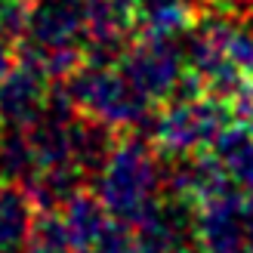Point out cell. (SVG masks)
Returning <instances> with one entry per match:
<instances>
[{
  "mask_svg": "<svg viewBox=\"0 0 253 253\" xmlns=\"http://www.w3.org/2000/svg\"><path fill=\"white\" fill-rule=\"evenodd\" d=\"M22 253H74L68 244L65 225L59 219V210H37Z\"/></svg>",
  "mask_w": 253,
  "mask_h": 253,
  "instance_id": "obj_15",
  "label": "cell"
},
{
  "mask_svg": "<svg viewBox=\"0 0 253 253\" xmlns=\"http://www.w3.org/2000/svg\"><path fill=\"white\" fill-rule=\"evenodd\" d=\"M229 121L232 111L207 93L173 96L155 118H148L145 136L151 139L161 158H179L210 148V142Z\"/></svg>",
  "mask_w": 253,
  "mask_h": 253,
  "instance_id": "obj_3",
  "label": "cell"
},
{
  "mask_svg": "<svg viewBox=\"0 0 253 253\" xmlns=\"http://www.w3.org/2000/svg\"><path fill=\"white\" fill-rule=\"evenodd\" d=\"M86 182V173L78 167V164H49V167H41L34 173V179L25 185L34 198L37 210H59L71 195H78Z\"/></svg>",
  "mask_w": 253,
  "mask_h": 253,
  "instance_id": "obj_13",
  "label": "cell"
},
{
  "mask_svg": "<svg viewBox=\"0 0 253 253\" xmlns=\"http://www.w3.org/2000/svg\"><path fill=\"white\" fill-rule=\"evenodd\" d=\"M201 12H204V0H136L130 12L133 34L182 37Z\"/></svg>",
  "mask_w": 253,
  "mask_h": 253,
  "instance_id": "obj_8",
  "label": "cell"
},
{
  "mask_svg": "<svg viewBox=\"0 0 253 253\" xmlns=\"http://www.w3.org/2000/svg\"><path fill=\"white\" fill-rule=\"evenodd\" d=\"M90 253H142V247H139V241H136V235H133L130 225L111 219L108 232L99 238V244Z\"/></svg>",
  "mask_w": 253,
  "mask_h": 253,
  "instance_id": "obj_17",
  "label": "cell"
},
{
  "mask_svg": "<svg viewBox=\"0 0 253 253\" xmlns=\"http://www.w3.org/2000/svg\"><path fill=\"white\" fill-rule=\"evenodd\" d=\"M59 219L65 225L68 244H71L74 253H90L111 225L105 204L93 192H84V188L59 207Z\"/></svg>",
  "mask_w": 253,
  "mask_h": 253,
  "instance_id": "obj_10",
  "label": "cell"
},
{
  "mask_svg": "<svg viewBox=\"0 0 253 253\" xmlns=\"http://www.w3.org/2000/svg\"><path fill=\"white\" fill-rule=\"evenodd\" d=\"M0 130H3V121H0Z\"/></svg>",
  "mask_w": 253,
  "mask_h": 253,
  "instance_id": "obj_21",
  "label": "cell"
},
{
  "mask_svg": "<svg viewBox=\"0 0 253 253\" xmlns=\"http://www.w3.org/2000/svg\"><path fill=\"white\" fill-rule=\"evenodd\" d=\"M37 204L19 182L0 179V253H19L31 235Z\"/></svg>",
  "mask_w": 253,
  "mask_h": 253,
  "instance_id": "obj_12",
  "label": "cell"
},
{
  "mask_svg": "<svg viewBox=\"0 0 253 253\" xmlns=\"http://www.w3.org/2000/svg\"><path fill=\"white\" fill-rule=\"evenodd\" d=\"M12 62H16V43L6 41V37H0V78L12 68Z\"/></svg>",
  "mask_w": 253,
  "mask_h": 253,
  "instance_id": "obj_18",
  "label": "cell"
},
{
  "mask_svg": "<svg viewBox=\"0 0 253 253\" xmlns=\"http://www.w3.org/2000/svg\"><path fill=\"white\" fill-rule=\"evenodd\" d=\"M31 0H0V37L19 43L25 37V22H28Z\"/></svg>",
  "mask_w": 253,
  "mask_h": 253,
  "instance_id": "obj_16",
  "label": "cell"
},
{
  "mask_svg": "<svg viewBox=\"0 0 253 253\" xmlns=\"http://www.w3.org/2000/svg\"><path fill=\"white\" fill-rule=\"evenodd\" d=\"M210 151L229 179L253 195V121H229L210 142Z\"/></svg>",
  "mask_w": 253,
  "mask_h": 253,
  "instance_id": "obj_11",
  "label": "cell"
},
{
  "mask_svg": "<svg viewBox=\"0 0 253 253\" xmlns=\"http://www.w3.org/2000/svg\"><path fill=\"white\" fill-rule=\"evenodd\" d=\"M195 244L207 253H247L253 247V204L241 188L201 201L195 207Z\"/></svg>",
  "mask_w": 253,
  "mask_h": 253,
  "instance_id": "obj_5",
  "label": "cell"
},
{
  "mask_svg": "<svg viewBox=\"0 0 253 253\" xmlns=\"http://www.w3.org/2000/svg\"><path fill=\"white\" fill-rule=\"evenodd\" d=\"M86 0H31L22 43L34 49L84 46Z\"/></svg>",
  "mask_w": 253,
  "mask_h": 253,
  "instance_id": "obj_6",
  "label": "cell"
},
{
  "mask_svg": "<svg viewBox=\"0 0 253 253\" xmlns=\"http://www.w3.org/2000/svg\"><path fill=\"white\" fill-rule=\"evenodd\" d=\"M118 139H121V130H115V126H108V124L96 121L90 115H81V111L68 124L71 161L86 173V179H93V176L105 167V161H108L111 151H115Z\"/></svg>",
  "mask_w": 253,
  "mask_h": 253,
  "instance_id": "obj_9",
  "label": "cell"
},
{
  "mask_svg": "<svg viewBox=\"0 0 253 253\" xmlns=\"http://www.w3.org/2000/svg\"><path fill=\"white\" fill-rule=\"evenodd\" d=\"M118 68L151 105L167 102L179 90V81L185 74V53L182 37H155V34H136L130 46L124 49Z\"/></svg>",
  "mask_w": 253,
  "mask_h": 253,
  "instance_id": "obj_4",
  "label": "cell"
},
{
  "mask_svg": "<svg viewBox=\"0 0 253 253\" xmlns=\"http://www.w3.org/2000/svg\"><path fill=\"white\" fill-rule=\"evenodd\" d=\"M250 204H253V195H250Z\"/></svg>",
  "mask_w": 253,
  "mask_h": 253,
  "instance_id": "obj_22",
  "label": "cell"
},
{
  "mask_svg": "<svg viewBox=\"0 0 253 253\" xmlns=\"http://www.w3.org/2000/svg\"><path fill=\"white\" fill-rule=\"evenodd\" d=\"M81 115H90L121 133L145 130L151 102L121 74V68L81 65L65 81H59Z\"/></svg>",
  "mask_w": 253,
  "mask_h": 253,
  "instance_id": "obj_2",
  "label": "cell"
},
{
  "mask_svg": "<svg viewBox=\"0 0 253 253\" xmlns=\"http://www.w3.org/2000/svg\"><path fill=\"white\" fill-rule=\"evenodd\" d=\"M247 253H253V247H250V250H247Z\"/></svg>",
  "mask_w": 253,
  "mask_h": 253,
  "instance_id": "obj_23",
  "label": "cell"
},
{
  "mask_svg": "<svg viewBox=\"0 0 253 253\" xmlns=\"http://www.w3.org/2000/svg\"><path fill=\"white\" fill-rule=\"evenodd\" d=\"M173 253H207V250H201V247H198V244L192 241V244H185V247H179V250H173Z\"/></svg>",
  "mask_w": 253,
  "mask_h": 253,
  "instance_id": "obj_20",
  "label": "cell"
},
{
  "mask_svg": "<svg viewBox=\"0 0 253 253\" xmlns=\"http://www.w3.org/2000/svg\"><path fill=\"white\" fill-rule=\"evenodd\" d=\"M90 3H102V6L121 9V12H126V16H130V12H133V3H136V0H90Z\"/></svg>",
  "mask_w": 253,
  "mask_h": 253,
  "instance_id": "obj_19",
  "label": "cell"
},
{
  "mask_svg": "<svg viewBox=\"0 0 253 253\" xmlns=\"http://www.w3.org/2000/svg\"><path fill=\"white\" fill-rule=\"evenodd\" d=\"M96 198L108 216L124 225H136L161 198V155L151 139L139 130L121 133L105 167L93 176Z\"/></svg>",
  "mask_w": 253,
  "mask_h": 253,
  "instance_id": "obj_1",
  "label": "cell"
},
{
  "mask_svg": "<svg viewBox=\"0 0 253 253\" xmlns=\"http://www.w3.org/2000/svg\"><path fill=\"white\" fill-rule=\"evenodd\" d=\"M37 173V158L31 148L28 130L22 126H3L0 130V179L28 185Z\"/></svg>",
  "mask_w": 253,
  "mask_h": 253,
  "instance_id": "obj_14",
  "label": "cell"
},
{
  "mask_svg": "<svg viewBox=\"0 0 253 253\" xmlns=\"http://www.w3.org/2000/svg\"><path fill=\"white\" fill-rule=\"evenodd\" d=\"M49 93L46 74L34 65V62L16 56L12 68L0 78V121L3 126H28L43 115Z\"/></svg>",
  "mask_w": 253,
  "mask_h": 253,
  "instance_id": "obj_7",
  "label": "cell"
}]
</instances>
